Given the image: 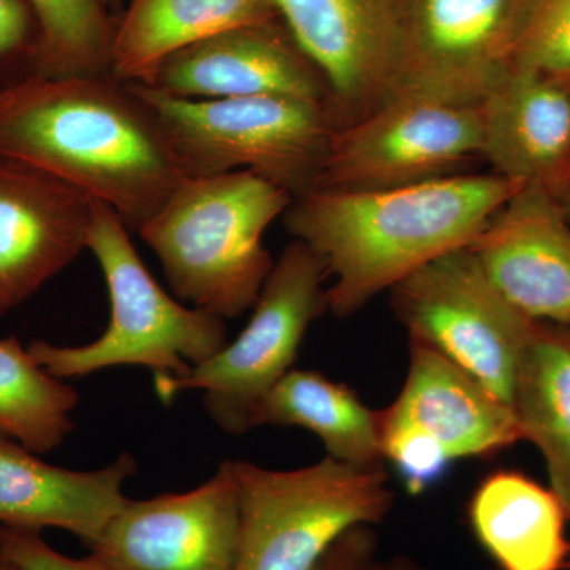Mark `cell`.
Masks as SVG:
<instances>
[{
    "label": "cell",
    "instance_id": "6da1fadb",
    "mask_svg": "<svg viewBox=\"0 0 570 570\" xmlns=\"http://www.w3.org/2000/svg\"><path fill=\"white\" fill-rule=\"evenodd\" d=\"M0 154L110 206L132 232L187 178L156 112L112 77L0 85Z\"/></svg>",
    "mask_w": 570,
    "mask_h": 570
},
{
    "label": "cell",
    "instance_id": "7a4b0ae2",
    "mask_svg": "<svg viewBox=\"0 0 570 570\" xmlns=\"http://www.w3.org/2000/svg\"><path fill=\"white\" fill-rule=\"evenodd\" d=\"M523 186L494 174L389 189H313L294 198L284 223L332 277L326 311L347 318L422 266L474 245Z\"/></svg>",
    "mask_w": 570,
    "mask_h": 570
},
{
    "label": "cell",
    "instance_id": "3957f363",
    "mask_svg": "<svg viewBox=\"0 0 570 570\" xmlns=\"http://www.w3.org/2000/svg\"><path fill=\"white\" fill-rule=\"evenodd\" d=\"M292 202L253 171L187 176L137 234L179 298L236 318L255 305L275 266L264 235Z\"/></svg>",
    "mask_w": 570,
    "mask_h": 570
},
{
    "label": "cell",
    "instance_id": "277c9868",
    "mask_svg": "<svg viewBox=\"0 0 570 570\" xmlns=\"http://www.w3.org/2000/svg\"><path fill=\"white\" fill-rule=\"evenodd\" d=\"M110 296V324L92 343L56 346L32 341L36 362L52 376L77 379L118 366H142L154 377H178L227 344L223 318L181 305L157 284L110 206L92 200L88 246Z\"/></svg>",
    "mask_w": 570,
    "mask_h": 570
},
{
    "label": "cell",
    "instance_id": "5b68a950",
    "mask_svg": "<svg viewBox=\"0 0 570 570\" xmlns=\"http://www.w3.org/2000/svg\"><path fill=\"white\" fill-rule=\"evenodd\" d=\"M130 88L163 122L186 176L253 171L294 198L316 186L340 127L326 102L279 96L186 99L153 86Z\"/></svg>",
    "mask_w": 570,
    "mask_h": 570
},
{
    "label": "cell",
    "instance_id": "8992f818",
    "mask_svg": "<svg viewBox=\"0 0 570 570\" xmlns=\"http://www.w3.org/2000/svg\"><path fill=\"white\" fill-rule=\"evenodd\" d=\"M238 489L236 570H311L337 539L374 527L393 504L387 472L325 456L276 471L232 461Z\"/></svg>",
    "mask_w": 570,
    "mask_h": 570
},
{
    "label": "cell",
    "instance_id": "52a82bcc",
    "mask_svg": "<svg viewBox=\"0 0 570 570\" xmlns=\"http://www.w3.org/2000/svg\"><path fill=\"white\" fill-rule=\"evenodd\" d=\"M326 277L321 258L294 239L273 266L239 336L183 376L156 379L157 395L168 403L198 390L225 433L257 428L262 403L292 370L307 330L326 311Z\"/></svg>",
    "mask_w": 570,
    "mask_h": 570
},
{
    "label": "cell",
    "instance_id": "ba28073f",
    "mask_svg": "<svg viewBox=\"0 0 570 570\" xmlns=\"http://www.w3.org/2000/svg\"><path fill=\"white\" fill-rule=\"evenodd\" d=\"M390 295L409 340L436 348L491 395L513 406L534 321L499 294L471 247L422 266L393 285Z\"/></svg>",
    "mask_w": 570,
    "mask_h": 570
},
{
    "label": "cell",
    "instance_id": "9c48e42d",
    "mask_svg": "<svg viewBox=\"0 0 570 570\" xmlns=\"http://www.w3.org/2000/svg\"><path fill=\"white\" fill-rule=\"evenodd\" d=\"M534 0H400L389 97L480 105L515 69Z\"/></svg>",
    "mask_w": 570,
    "mask_h": 570
},
{
    "label": "cell",
    "instance_id": "30bf717a",
    "mask_svg": "<svg viewBox=\"0 0 570 570\" xmlns=\"http://www.w3.org/2000/svg\"><path fill=\"white\" fill-rule=\"evenodd\" d=\"M480 105L392 96L336 129L314 189L371 190L442 178L482 157Z\"/></svg>",
    "mask_w": 570,
    "mask_h": 570
},
{
    "label": "cell",
    "instance_id": "8fae6325",
    "mask_svg": "<svg viewBox=\"0 0 570 570\" xmlns=\"http://www.w3.org/2000/svg\"><path fill=\"white\" fill-rule=\"evenodd\" d=\"M238 489L232 461L197 489L124 502L91 546L110 570H236Z\"/></svg>",
    "mask_w": 570,
    "mask_h": 570
},
{
    "label": "cell",
    "instance_id": "7c38bea8",
    "mask_svg": "<svg viewBox=\"0 0 570 570\" xmlns=\"http://www.w3.org/2000/svg\"><path fill=\"white\" fill-rule=\"evenodd\" d=\"M296 45L324 75L340 126L389 99L400 0H275Z\"/></svg>",
    "mask_w": 570,
    "mask_h": 570
},
{
    "label": "cell",
    "instance_id": "4fadbf2b",
    "mask_svg": "<svg viewBox=\"0 0 570 570\" xmlns=\"http://www.w3.org/2000/svg\"><path fill=\"white\" fill-rule=\"evenodd\" d=\"M91 216L80 190L0 154V295L9 309L77 261Z\"/></svg>",
    "mask_w": 570,
    "mask_h": 570
},
{
    "label": "cell",
    "instance_id": "5bb4252c",
    "mask_svg": "<svg viewBox=\"0 0 570 570\" xmlns=\"http://www.w3.org/2000/svg\"><path fill=\"white\" fill-rule=\"evenodd\" d=\"M471 249L499 294L523 316L570 325V223L553 194L524 184Z\"/></svg>",
    "mask_w": 570,
    "mask_h": 570
},
{
    "label": "cell",
    "instance_id": "9a60e30c",
    "mask_svg": "<svg viewBox=\"0 0 570 570\" xmlns=\"http://www.w3.org/2000/svg\"><path fill=\"white\" fill-rule=\"evenodd\" d=\"M146 86L186 99L279 96L333 105L324 75L281 20L232 29L178 51Z\"/></svg>",
    "mask_w": 570,
    "mask_h": 570
},
{
    "label": "cell",
    "instance_id": "2e32d148",
    "mask_svg": "<svg viewBox=\"0 0 570 570\" xmlns=\"http://www.w3.org/2000/svg\"><path fill=\"white\" fill-rule=\"evenodd\" d=\"M409 370L400 395L379 415L438 442L452 461L487 459L523 441L513 409L436 348L409 340Z\"/></svg>",
    "mask_w": 570,
    "mask_h": 570
},
{
    "label": "cell",
    "instance_id": "e0dca14e",
    "mask_svg": "<svg viewBox=\"0 0 570 570\" xmlns=\"http://www.w3.org/2000/svg\"><path fill=\"white\" fill-rule=\"evenodd\" d=\"M482 157L498 175L570 189V86L515 67L480 104Z\"/></svg>",
    "mask_w": 570,
    "mask_h": 570
},
{
    "label": "cell",
    "instance_id": "ac0fdd59",
    "mask_svg": "<svg viewBox=\"0 0 570 570\" xmlns=\"http://www.w3.org/2000/svg\"><path fill=\"white\" fill-rule=\"evenodd\" d=\"M37 455L0 434V527L58 528L94 546L127 501L122 489L137 461L124 453L102 469L71 471Z\"/></svg>",
    "mask_w": 570,
    "mask_h": 570
},
{
    "label": "cell",
    "instance_id": "d6986e66",
    "mask_svg": "<svg viewBox=\"0 0 570 570\" xmlns=\"http://www.w3.org/2000/svg\"><path fill=\"white\" fill-rule=\"evenodd\" d=\"M277 20L275 0H129L116 18L111 77L151 85L176 52L232 29Z\"/></svg>",
    "mask_w": 570,
    "mask_h": 570
},
{
    "label": "cell",
    "instance_id": "ffe728a7",
    "mask_svg": "<svg viewBox=\"0 0 570 570\" xmlns=\"http://www.w3.org/2000/svg\"><path fill=\"white\" fill-rule=\"evenodd\" d=\"M469 521L501 570H562L568 566V512L551 489L517 471L483 479Z\"/></svg>",
    "mask_w": 570,
    "mask_h": 570
},
{
    "label": "cell",
    "instance_id": "44dd1931",
    "mask_svg": "<svg viewBox=\"0 0 570 570\" xmlns=\"http://www.w3.org/2000/svg\"><path fill=\"white\" fill-rule=\"evenodd\" d=\"M299 426L321 439L326 456L358 468L384 466L379 411L346 384L317 371L291 370L268 393L257 426Z\"/></svg>",
    "mask_w": 570,
    "mask_h": 570
},
{
    "label": "cell",
    "instance_id": "7402d4cb",
    "mask_svg": "<svg viewBox=\"0 0 570 570\" xmlns=\"http://www.w3.org/2000/svg\"><path fill=\"white\" fill-rule=\"evenodd\" d=\"M513 412L539 449L570 521V325L534 322L521 356Z\"/></svg>",
    "mask_w": 570,
    "mask_h": 570
},
{
    "label": "cell",
    "instance_id": "603a6c76",
    "mask_svg": "<svg viewBox=\"0 0 570 570\" xmlns=\"http://www.w3.org/2000/svg\"><path fill=\"white\" fill-rule=\"evenodd\" d=\"M78 403L77 390L40 366L17 337L0 340V434L51 452L73 431Z\"/></svg>",
    "mask_w": 570,
    "mask_h": 570
},
{
    "label": "cell",
    "instance_id": "cb8c5ba5",
    "mask_svg": "<svg viewBox=\"0 0 570 570\" xmlns=\"http://www.w3.org/2000/svg\"><path fill=\"white\" fill-rule=\"evenodd\" d=\"M39 40L32 75L111 77L116 20L104 0H29Z\"/></svg>",
    "mask_w": 570,
    "mask_h": 570
},
{
    "label": "cell",
    "instance_id": "d4e9b609",
    "mask_svg": "<svg viewBox=\"0 0 570 570\" xmlns=\"http://www.w3.org/2000/svg\"><path fill=\"white\" fill-rule=\"evenodd\" d=\"M515 67L570 86V0H534Z\"/></svg>",
    "mask_w": 570,
    "mask_h": 570
},
{
    "label": "cell",
    "instance_id": "484cf974",
    "mask_svg": "<svg viewBox=\"0 0 570 570\" xmlns=\"http://www.w3.org/2000/svg\"><path fill=\"white\" fill-rule=\"evenodd\" d=\"M384 460L390 461L409 493L422 494L444 479L452 463L434 439L407 425L384 422L379 415Z\"/></svg>",
    "mask_w": 570,
    "mask_h": 570
},
{
    "label": "cell",
    "instance_id": "4316f807",
    "mask_svg": "<svg viewBox=\"0 0 570 570\" xmlns=\"http://www.w3.org/2000/svg\"><path fill=\"white\" fill-rule=\"evenodd\" d=\"M39 24L29 0H0V85L32 75Z\"/></svg>",
    "mask_w": 570,
    "mask_h": 570
},
{
    "label": "cell",
    "instance_id": "83f0119b",
    "mask_svg": "<svg viewBox=\"0 0 570 570\" xmlns=\"http://www.w3.org/2000/svg\"><path fill=\"white\" fill-rule=\"evenodd\" d=\"M0 560L21 570H110L96 554L70 558L45 542L40 531L0 527Z\"/></svg>",
    "mask_w": 570,
    "mask_h": 570
},
{
    "label": "cell",
    "instance_id": "f1b7e54d",
    "mask_svg": "<svg viewBox=\"0 0 570 570\" xmlns=\"http://www.w3.org/2000/svg\"><path fill=\"white\" fill-rule=\"evenodd\" d=\"M311 570H430L407 558L384 557L373 527H358L336 540Z\"/></svg>",
    "mask_w": 570,
    "mask_h": 570
},
{
    "label": "cell",
    "instance_id": "f546056e",
    "mask_svg": "<svg viewBox=\"0 0 570 570\" xmlns=\"http://www.w3.org/2000/svg\"><path fill=\"white\" fill-rule=\"evenodd\" d=\"M558 200H560L562 209H564L566 216H568L570 223V189L566 190L564 194H561L560 197H558Z\"/></svg>",
    "mask_w": 570,
    "mask_h": 570
},
{
    "label": "cell",
    "instance_id": "4dcf8cb0",
    "mask_svg": "<svg viewBox=\"0 0 570 570\" xmlns=\"http://www.w3.org/2000/svg\"><path fill=\"white\" fill-rule=\"evenodd\" d=\"M105 6L108 7V10L119 11L126 9V0H104Z\"/></svg>",
    "mask_w": 570,
    "mask_h": 570
},
{
    "label": "cell",
    "instance_id": "1f68e13d",
    "mask_svg": "<svg viewBox=\"0 0 570 570\" xmlns=\"http://www.w3.org/2000/svg\"><path fill=\"white\" fill-rule=\"evenodd\" d=\"M0 570H21L17 568V566L11 564V562L0 560Z\"/></svg>",
    "mask_w": 570,
    "mask_h": 570
},
{
    "label": "cell",
    "instance_id": "d6a6232c",
    "mask_svg": "<svg viewBox=\"0 0 570 570\" xmlns=\"http://www.w3.org/2000/svg\"><path fill=\"white\" fill-rule=\"evenodd\" d=\"M9 311V307H7L6 302H3L2 295H0V316H2L3 313H7Z\"/></svg>",
    "mask_w": 570,
    "mask_h": 570
},
{
    "label": "cell",
    "instance_id": "836d02e7",
    "mask_svg": "<svg viewBox=\"0 0 570 570\" xmlns=\"http://www.w3.org/2000/svg\"><path fill=\"white\" fill-rule=\"evenodd\" d=\"M568 568H569V570H570V558H569V562H568Z\"/></svg>",
    "mask_w": 570,
    "mask_h": 570
}]
</instances>
